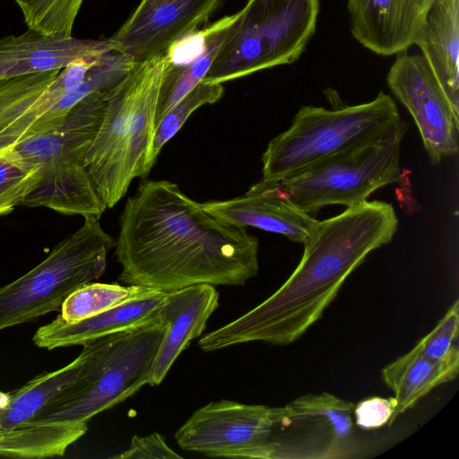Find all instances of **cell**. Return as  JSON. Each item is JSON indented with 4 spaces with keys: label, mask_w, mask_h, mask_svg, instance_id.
<instances>
[{
    "label": "cell",
    "mask_w": 459,
    "mask_h": 459,
    "mask_svg": "<svg viewBox=\"0 0 459 459\" xmlns=\"http://www.w3.org/2000/svg\"><path fill=\"white\" fill-rule=\"evenodd\" d=\"M118 281L170 292L195 284L241 286L259 269L258 238L205 211L167 180H144L120 215Z\"/></svg>",
    "instance_id": "1"
},
{
    "label": "cell",
    "mask_w": 459,
    "mask_h": 459,
    "mask_svg": "<svg viewBox=\"0 0 459 459\" xmlns=\"http://www.w3.org/2000/svg\"><path fill=\"white\" fill-rule=\"evenodd\" d=\"M397 229L394 208L383 201H366L319 221L286 281L247 313L204 334L199 347L208 352L250 342L290 344L322 316L367 256L392 241Z\"/></svg>",
    "instance_id": "2"
},
{
    "label": "cell",
    "mask_w": 459,
    "mask_h": 459,
    "mask_svg": "<svg viewBox=\"0 0 459 459\" xmlns=\"http://www.w3.org/2000/svg\"><path fill=\"white\" fill-rule=\"evenodd\" d=\"M167 53L135 62L111 87L99 130L84 167L106 208L114 207L135 178L149 174L148 155Z\"/></svg>",
    "instance_id": "3"
},
{
    "label": "cell",
    "mask_w": 459,
    "mask_h": 459,
    "mask_svg": "<svg viewBox=\"0 0 459 459\" xmlns=\"http://www.w3.org/2000/svg\"><path fill=\"white\" fill-rule=\"evenodd\" d=\"M166 330L159 317L82 344L83 367L31 420L88 424L148 385Z\"/></svg>",
    "instance_id": "4"
},
{
    "label": "cell",
    "mask_w": 459,
    "mask_h": 459,
    "mask_svg": "<svg viewBox=\"0 0 459 459\" xmlns=\"http://www.w3.org/2000/svg\"><path fill=\"white\" fill-rule=\"evenodd\" d=\"M110 89L89 94L70 110L59 127L30 134L14 147L40 170L39 182L22 205L100 218L107 208L83 161L101 123Z\"/></svg>",
    "instance_id": "5"
},
{
    "label": "cell",
    "mask_w": 459,
    "mask_h": 459,
    "mask_svg": "<svg viewBox=\"0 0 459 459\" xmlns=\"http://www.w3.org/2000/svg\"><path fill=\"white\" fill-rule=\"evenodd\" d=\"M319 0H247L202 81L222 83L291 64L314 34Z\"/></svg>",
    "instance_id": "6"
},
{
    "label": "cell",
    "mask_w": 459,
    "mask_h": 459,
    "mask_svg": "<svg viewBox=\"0 0 459 459\" xmlns=\"http://www.w3.org/2000/svg\"><path fill=\"white\" fill-rule=\"evenodd\" d=\"M400 119L394 100L383 91L362 104L331 109L303 106L290 127L268 143L261 181L281 182L379 135Z\"/></svg>",
    "instance_id": "7"
},
{
    "label": "cell",
    "mask_w": 459,
    "mask_h": 459,
    "mask_svg": "<svg viewBox=\"0 0 459 459\" xmlns=\"http://www.w3.org/2000/svg\"><path fill=\"white\" fill-rule=\"evenodd\" d=\"M115 243L98 218L84 217L41 263L0 287V331L57 310L74 290L98 280Z\"/></svg>",
    "instance_id": "8"
},
{
    "label": "cell",
    "mask_w": 459,
    "mask_h": 459,
    "mask_svg": "<svg viewBox=\"0 0 459 459\" xmlns=\"http://www.w3.org/2000/svg\"><path fill=\"white\" fill-rule=\"evenodd\" d=\"M407 130L400 119L379 135L277 183L312 216L328 205L362 204L376 190L402 179L401 147Z\"/></svg>",
    "instance_id": "9"
},
{
    "label": "cell",
    "mask_w": 459,
    "mask_h": 459,
    "mask_svg": "<svg viewBox=\"0 0 459 459\" xmlns=\"http://www.w3.org/2000/svg\"><path fill=\"white\" fill-rule=\"evenodd\" d=\"M284 407L211 402L196 410L175 438L186 450L212 457L273 459V434Z\"/></svg>",
    "instance_id": "10"
},
{
    "label": "cell",
    "mask_w": 459,
    "mask_h": 459,
    "mask_svg": "<svg viewBox=\"0 0 459 459\" xmlns=\"http://www.w3.org/2000/svg\"><path fill=\"white\" fill-rule=\"evenodd\" d=\"M394 97L411 115L433 164L458 152L455 109L423 56L400 53L387 74Z\"/></svg>",
    "instance_id": "11"
},
{
    "label": "cell",
    "mask_w": 459,
    "mask_h": 459,
    "mask_svg": "<svg viewBox=\"0 0 459 459\" xmlns=\"http://www.w3.org/2000/svg\"><path fill=\"white\" fill-rule=\"evenodd\" d=\"M227 0H141L108 39L114 51L141 62L167 53L198 31Z\"/></svg>",
    "instance_id": "12"
},
{
    "label": "cell",
    "mask_w": 459,
    "mask_h": 459,
    "mask_svg": "<svg viewBox=\"0 0 459 459\" xmlns=\"http://www.w3.org/2000/svg\"><path fill=\"white\" fill-rule=\"evenodd\" d=\"M201 205L225 222L280 234L300 244L311 239L319 225V221L291 200L280 183L260 180L243 195Z\"/></svg>",
    "instance_id": "13"
},
{
    "label": "cell",
    "mask_w": 459,
    "mask_h": 459,
    "mask_svg": "<svg viewBox=\"0 0 459 459\" xmlns=\"http://www.w3.org/2000/svg\"><path fill=\"white\" fill-rule=\"evenodd\" d=\"M436 0H348L351 33L382 56L403 53L414 44Z\"/></svg>",
    "instance_id": "14"
},
{
    "label": "cell",
    "mask_w": 459,
    "mask_h": 459,
    "mask_svg": "<svg viewBox=\"0 0 459 459\" xmlns=\"http://www.w3.org/2000/svg\"><path fill=\"white\" fill-rule=\"evenodd\" d=\"M219 305V293L211 284H195L167 292L158 316L166 330L157 350L148 385H160L190 342L199 337Z\"/></svg>",
    "instance_id": "15"
},
{
    "label": "cell",
    "mask_w": 459,
    "mask_h": 459,
    "mask_svg": "<svg viewBox=\"0 0 459 459\" xmlns=\"http://www.w3.org/2000/svg\"><path fill=\"white\" fill-rule=\"evenodd\" d=\"M114 51L108 39L53 38L27 30L0 39V82L62 70L82 58Z\"/></svg>",
    "instance_id": "16"
},
{
    "label": "cell",
    "mask_w": 459,
    "mask_h": 459,
    "mask_svg": "<svg viewBox=\"0 0 459 459\" xmlns=\"http://www.w3.org/2000/svg\"><path fill=\"white\" fill-rule=\"evenodd\" d=\"M51 71L0 82V153L31 133L36 121L67 92Z\"/></svg>",
    "instance_id": "17"
},
{
    "label": "cell",
    "mask_w": 459,
    "mask_h": 459,
    "mask_svg": "<svg viewBox=\"0 0 459 459\" xmlns=\"http://www.w3.org/2000/svg\"><path fill=\"white\" fill-rule=\"evenodd\" d=\"M167 292L157 291L151 296L133 300L107 311L69 323L61 315L40 326L32 337L39 348L53 350L82 345L92 339L120 332L158 317V311Z\"/></svg>",
    "instance_id": "18"
},
{
    "label": "cell",
    "mask_w": 459,
    "mask_h": 459,
    "mask_svg": "<svg viewBox=\"0 0 459 459\" xmlns=\"http://www.w3.org/2000/svg\"><path fill=\"white\" fill-rule=\"evenodd\" d=\"M459 0H436L414 44L459 110Z\"/></svg>",
    "instance_id": "19"
},
{
    "label": "cell",
    "mask_w": 459,
    "mask_h": 459,
    "mask_svg": "<svg viewBox=\"0 0 459 459\" xmlns=\"http://www.w3.org/2000/svg\"><path fill=\"white\" fill-rule=\"evenodd\" d=\"M455 372L429 359L416 344L410 351L387 364L381 371L394 396V419L414 406L436 386L455 379Z\"/></svg>",
    "instance_id": "20"
},
{
    "label": "cell",
    "mask_w": 459,
    "mask_h": 459,
    "mask_svg": "<svg viewBox=\"0 0 459 459\" xmlns=\"http://www.w3.org/2000/svg\"><path fill=\"white\" fill-rule=\"evenodd\" d=\"M237 13L225 16L202 30V48L190 61L174 64L168 55L169 62L166 65L156 110L155 129L169 109L204 79Z\"/></svg>",
    "instance_id": "21"
},
{
    "label": "cell",
    "mask_w": 459,
    "mask_h": 459,
    "mask_svg": "<svg viewBox=\"0 0 459 459\" xmlns=\"http://www.w3.org/2000/svg\"><path fill=\"white\" fill-rule=\"evenodd\" d=\"M134 63L128 56L116 51L100 56L87 71L81 84L61 97L36 121L30 134H42L59 127L79 101L94 91L117 84L129 73Z\"/></svg>",
    "instance_id": "22"
},
{
    "label": "cell",
    "mask_w": 459,
    "mask_h": 459,
    "mask_svg": "<svg viewBox=\"0 0 459 459\" xmlns=\"http://www.w3.org/2000/svg\"><path fill=\"white\" fill-rule=\"evenodd\" d=\"M85 360L84 352L65 367L41 373L22 386L12 390L11 402L1 417L2 429H9L31 420L58 392L73 383Z\"/></svg>",
    "instance_id": "23"
},
{
    "label": "cell",
    "mask_w": 459,
    "mask_h": 459,
    "mask_svg": "<svg viewBox=\"0 0 459 459\" xmlns=\"http://www.w3.org/2000/svg\"><path fill=\"white\" fill-rule=\"evenodd\" d=\"M157 291L136 285L90 282L66 298L61 306V316L66 322H77Z\"/></svg>",
    "instance_id": "24"
},
{
    "label": "cell",
    "mask_w": 459,
    "mask_h": 459,
    "mask_svg": "<svg viewBox=\"0 0 459 459\" xmlns=\"http://www.w3.org/2000/svg\"><path fill=\"white\" fill-rule=\"evenodd\" d=\"M355 404L329 393L302 395L285 406L288 415H307L332 429L339 446L351 437Z\"/></svg>",
    "instance_id": "25"
},
{
    "label": "cell",
    "mask_w": 459,
    "mask_h": 459,
    "mask_svg": "<svg viewBox=\"0 0 459 459\" xmlns=\"http://www.w3.org/2000/svg\"><path fill=\"white\" fill-rule=\"evenodd\" d=\"M223 93L221 83L201 81L169 109L154 131L147 160L149 171L162 147L178 132L190 115L203 105L218 101Z\"/></svg>",
    "instance_id": "26"
},
{
    "label": "cell",
    "mask_w": 459,
    "mask_h": 459,
    "mask_svg": "<svg viewBox=\"0 0 459 459\" xmlns=\"http://www.w3.org/2000/svg\"><path fill=\"white\" fill-rule=\"evenodd\" d=\"M29 30L53 38H71L83 0H14Z\"/></svg>",
    "instance_id": "27"
},
{
    "label": "cell",
    "mask_w": 459,
    "mask_h": 459,
    "mask_svg": "<svg viewBox=\"0 0 459 459\" xmlns=\"http://www.w3.org/2000/svg\"><path fill=\"white\" fill-rule=\"evenodd\" d=\"M40 180L39 167L13 149L0 153V216L22 205Z\"/></svg>",
    "instance_id": "28"
},
{
    "label": "cell",
    "mask_w": 459,
    "mask_h": 459,
    "mask_svg": "<svg viewBox=\"0 0 459 459\" xmlns=\"http://www.w3.org/2000/svg\"><path fill=\"white\" fill-rule=\"evenodd\" d=\"M459 301L455 300L437 325L416 344L431 360L459 372Z\"/></svg>",
    "instance_id": "29"
},
{
    "label": "cell",
    "mask_w": 459,
    "mask_h": 459,
    "mask_svg": "<svg viewBox=\"0 0 459 459\" xmlns=\"http://www.w3.org/2000/svg\"><path fill=\"white\" fill-rule=\"evenodd\" d=\"M394 412L393 397L372 396L359 402L353 410L357 425L364 429H375L393 423Z\"/></svg>",
    "instance_id": "30"
},
{
    "label": "cell",
    "mask_w": 459,
    "mask_h": 459,
    "mask_svg": "<svg viewBox=\"0 0 459 459\" xmlns=\"http://www.w3.org/2000/svg\"><path fill=\"white\" fill-rule=\"evenodd\" d=\"M116 459H182L167 445L163 437L154 432L146 437L134 436L126 450L111 456Z\"/></svg>",
    "instance_id": "31"
}]
</instances>
